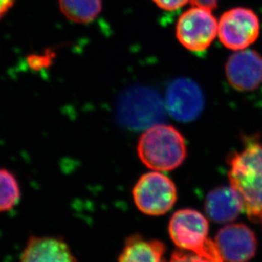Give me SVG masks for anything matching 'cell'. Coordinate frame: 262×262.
Wrapping results in <instances>:
<instances>
[{
    "mask_svg": "<svg viewBox=\"0 0 262 262\" xmlns=\"http://www.w3.org/2000/svg\"><path fill=\"white\" fill-rule=\"evenodd\" d=\"M205 212L209 219L217 223L234 221L244 210L239 194L231 186L214 188L208 193L205 200Z\"/></svg>",
    "mask_w": 262,
    "mask_h": 262,
    "instance_id": "obj_12",
    "label": "cell"
},
{
    "mask_svg": "<svg viewBox=\"0 0 262 262\" xmlns=\"http://www.w3.org/2000/svg\"><path fill=\"white\" fill-rule=\"evenodd\" d=\"M165 247L159 240L133 235L125 242L118 262H164Z\"/></svg>",
    "mask_w": 262,
    "mask_h": 262,
    "instance_id": "obj_13",
    "label": "cell"
},
{
    "mask_svg": "<svg viewBox=\"0 0 262 262\" xmlns=\"http://www.w3.org/2000/svg\"><path fill=\"white\" fill-rule=\"evenodd\" d=\"M260 19L249 8L236 7L222 14L218 21V37L226 48L237 51L255 43L260 35Z\"/></svg>",
    "mask_w": 262,
    "mask_h": 262,
    "instance_id": "obj_6",
    "label": "cell"
},
{
    "mask_svg": "<svg viewBox=\"0 0 262 262\" xmlns=\"http://www.w3.org/2000/svg\"><path fill=\"white\" fill-rule=\"evenodd\" d=\"M177 38L192 52L206 51L218 35V21L209 8L192 5L177 20Z\"/></svg>",
    "mask_w": 262,
    "mask_h": 262,
    "instance_id": "obj_5",
    "label": "cell"
},
{
    "mask_svg": "<svg viewBox=\"0 0 262 262\" xmlns=\"http://www.w3.org/2000/svg\"><path fill=\"white\" fill-rule=\"evenodd\" d=\"M169 232L172 241L180 249L198 252L209 239V222L195 209H181L171 217Z\"/></svg>",
    "mask_w": 262,
    "mask_h": 262,
    "instance_id": "obj_8",
    "label": "cell"
},
{
    "mask_svg": "<svg viewBox=\"0 0 262 262\" xmlns=\"http://www.w3.org/2000/svg\"><path fill=\"white\" fill-rule=\"evenodd\" d=\"M225 70L227 80L235 90L255 91L262 83V56L252 50L236 51L227 60Z\"/></svg>",
    "mask_w": 262,
    "mask_h": 262,
    "instance_id": "obj_10",
    "label": "cell"
},
{
    "mask_svg": "<svg viewBox=\"0 0 262 262\" xmlns=\"http://www.w3.org/2000/svg\"><path fill=\"white\" fill-rule=\"evenodd\" d=\"M20 199V186L16 177L10 170L0 168V212L12 209Z\"/></svg>",
    "mask_w": 262,
    "mask_h": 262,
    "instance_id": "obj_15",
    "label": "cell"
},
{
    "mask_svg": "<svg viewBox=\"0 0 262 262\" xmlns=\"http://www.w3.org/2000/svg\"><path fill=\"white\" fill-rule=\"evenodd\" d=\"M168 262H225L214 241L208 239L204 247L198 252L188 250H176Z\"/></svg>",
    "mask_w": 262,
    "mask_h": 262,
    "instance_id": "obj_16",
    "label": "cell"
},
{
    "mask_svg": "<svg viewBox=\"0 0 262 262\" xmlns=\"http://www.w3.org/2000/svg\"><path fill=\"white\" fill-rule=\"evenodd\" d=\"M59 7L68 20L88 24L101 12L102 0H59Z\"/></svg>",
    "mask_w": 262,
    "mask_h": 262,
    "instance_id": "obj_14",
    "label": "cell"
},
{
    "mask_svg": "<svg viewBox=\"0 0 262 262\" xmlns=\"http://www.w3.org/2000/svg\"><path fill=\"white\" fill-rule=\"evenodd\" d=\"M132 194L139 210L149 215L165 214L177 200L176 185L160 171L148 172L140 177Z\"/></svg>",
    "mask_w": 262,
    "mask_h": 262,
    "instance_id": "obj_4",
    "label": "cell"
},
{
    "mask_svg": "<svg viewBox=\"0 0 262 262\" xmlns=\"http://www.w3.org/2000/svg\"><path fill=\"white\" fill-rule=\"evenodd\" d=\"M214 243L225 262H249L257 250L255 232L243 223L222 227Z\"/></svg>",
    "mask_w": 262,
    "mask_h": 262,
    "instance_id": "obj_9",
    "label": "cell"
},
{
    "mask_svg": "<svg viewBox=\"0 0 262 262\" xmlns=\"http://www.w3.org/2000/svg\"><path fill=\"white\" fill-rule=\"evenodd\" d=\"M19 262H78L62 237L31 236Z\"/></svg>",
    "mask_w": 262,
    "mask_h": 262,
    "instance_id": "obj_11",
    "label": "cell"
},
{
    "mask_svg": "<svg viewBox=\"0 0 262 262\" xmlns=\"http://www.w3.org/2000/svg\"><path fill=\"white\" fill-rule=\"evenodd\" d=\"M166 106L159 93L146 86H133L122 94L117 104L119 123L128 129L141 130L162 124Z\"/></svg>",
    "mask_w": 262,
    "mask_h": 262,
    "instance_id": "obj_3",
    "label": "cell"
},
{
    "mask_svg": "<svg viewBox=\"0 0 262 262\" xmlns=\"http://www.w3.org/2000/svg\"><path fill=\"white\" fill-rule=\"evenodd\" d=\"M154 4L162 10L174 11L184 7L191 0H152Z\"/></svg>",
    "mask_w": 262,
    "mask_h": 262,
    "instance_id": "obj_18",
    "label": "cell"
},
{
    "mask_svg": "<svg viewBox=\"0 0 262 262\" xmlns=\"http://www.w3.org/2000/svg\"><path fill=\"white\" fill-rule=\"evenodd\" d=\"M15 0H0V20L15 5Z\"/></svg>",
    "mask_w": 262,
    "mask_h": 262,
    "instance_id": "obj_20",
    "label": "cell"
},
{
    "mask_svg": "<svg viewBox=\"0 0 262 262\" xmlns=\"http://www.w3.org/2000/svg\"><path fill=\"white\" fill-rule=\"evenodd\" d=\"M139 158L149 169L170 171L187 158L186 140L174 127L159 124L144 131L137 145Z\"/></svg>",
    "mask_w": 262,
    "mask_h": 262,
    "instance_id": "obj_2",
    "label": "cell"
},
{
    "mask_svg": "<svg viewBox=\"0 0 262 262\" xmlns=\"http://www.w3.org/2000/svg\"><path fill=\"white\" fill-rule=\"evenodd\" d=\"M165 106L170 116L177 121H193L204 111V92L200 86L190 78H176L167 87Z\"/></svg>",
    "mask_w": 262,
    "mask_h": 262,
    "instance_id": "obj_7",
    "label": "cell"
},
{
    "mask_svg": "<svg viewBox=\"0 0 262 262\" xmlns=\"http://www.w3.org/2000/svg\"><path fill=\"white\" fill-rule=\"evenodd\" d=\"M230 186L239 194L244 211L252 222L262 219V144L247 137L240 151L228 157Z\"/></svg>",
    "mask_w": 262,
    "mask_h": 262,
    "instance_id": "obj_1",
    "label": "cell"
},
{
    "mask_svg": "<svg viewBox=\"0 0 262 262\" xmlns=\"http://www.w3.org/2000/svg\"><path fill=\"white\" fill-rule=\"evenodd\" d=\"M55 57L56 53L51 50H47L43 53L29 55L27 58V61L31 69L40 71L50 68L51 64L53 63Z\"/></svg>",
    "mask_w": 262,
    "mask_h": 262,
    "instance_id": "obj_17",
    "label": "cell"
},
{
    "mask_svg": "<svg viewBox=\"0 0 262 262\" xmlns=\"http://www.w3.org/2000/svg\"><path fill=\"white\" fill-rule=\"evenodd\" d=\"M219 0H191L192 5H199L204 7L209 8L210 10H214L218 6Z\"/></svg>",
    "mask_w": 262,
    "mask_h": 262,
    "instance_id": "obj_19",
    "label": "cell"
}]
</instances>
